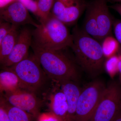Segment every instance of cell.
<instances>
[{"label": "cell", "instance_id": "obj_1", "mask_svg": "<svg viewBox=\"0 0 121 121\" xmlns=\"http://www.w3.org/2000/svg\"><path fill=\"white\" fill-rule=\"evenodd\" d=\"M73 50L76 62L87 74L95 76L105 67V57L101 43L77 26L72 31Z\"/></svg>", "mask_w": 121, "mask_h": 121}, {"label": "cell", "instance_id": "obj_2", "mask_svg": "<svg viewBox=\"0 0 121 121\" xmlns=\"http://www.w3.org/2000/svg\"><path fill=\"white\" fill-rule=\"evenodd\" d=\"M31 47L49 79L58 84L68 80L77 82L78 73L76 65L62 52V50L42 48L32 42Z\"/></svg>", "mask_w": 121, "mask_h": 121}, {"label": "cell", "instance_id": "obj_3", "mask_svg": "<svg viewBox=\"0 0 121 121\" xmlns=\"http://www.w3.org/2000/svg\"><path fill=\"white\" fill-rule=\"evenodd\" d=\"M40 23L32 31V43L42 48L63 50L71 48L73 36L67 26L51 13L45 19L39 20Z\"/></svg>", "mask_w": 121, "mask_h": 121}, {"label": "cell", "instance_id": "obj_4", "mask_svg": "<svg viewBox=\"0 0 121 121\" xmlns=\"http://www.w3.org/2000/svg\"><path fill=\"white\" fill-rule=\"evenodd\" d=\"M7 68L16 74L25 90L36 94L44 86L47 78H49L34 54Z\"/></svg>", "mask_w": 121, "mask_h": 121}, {"label": "cell", "instance_id": "obj_5", "mask_svg": "<svg viewBox=\"0 0 121 121\" xmlns=\"http://www.w3.org/2000/svg\"><path fill=\"white\" fill-rule=\"evenodd\" d=\"M121 111V86L112 82L106 86L90 121H113Z\"/></svg>", "mask_w": 121, "mask_h": 121}, {"label": "cell", "instance_id": "obj_6", "mask_svg": "<svg viewBox=\"0 0 121 121\" xmlns=\"http://www.w3.org/2000/svg\"><path fill=\"white\" fill-rule=\"evenodd\" d=\"M106 86L100 80L87 84L82 89L78 99L75 121H90Z\"/></svg>", "mask_w": 121, "mask_h": 121}, {"label": "cell", "instance_id": "obj_7", "mask_svg": "<svg viewBox=\"0 0 121 121\" xmlns=\"http://www.w3.org/2000/svg\"><path fill=\"white\" fill-rule=\"evenodd\" d=\"M86 0H54L51 13L67 26L75 24L86 9Z\"/></svg>", "mask_w": 121, "mask_h": 121}, {"label": "cell", "instance_id": "obj_8", "mask_svg": "<svg viewBox=\"0 0 121 121\" xmlns=\"http://www.w3.org/2000/svg\"><path fill=\"white\" fill-rule=\"evenodd\" d=\"M1 97L11 105L19 108L33 115L37 119L40 114L43 101L36 94L25 89L3 93Z\"/></svg>", "mask_w": 121, "mask_h": 121}, {"label": "cell", "instance_id": "obj_9", "mask_svg": "<svg viewBox=\"0 0 121 121\" xmlns=\"http://www.w3.org/2000/svg\"><path fill=\"white\" fill-rule=\"evenodd\" d=\"M0 18L18 27L30 24L37 27L39 25L30 16L24 4L19 0H12L1 7Z\"/></svg>", "mask_w": 121, "mask_h": 121}, {"label": "cell", "instance_id": "obj_10", "mask_svg": "<svg viewBox=\"0 0 121 121\" xmlns=\"http://www.w3.org/2000/svg\"><path fill=\"white\" fill-rule=\"evenodd\" d=\"M93 8L98 30L100 43L112 35L114 20L109 11L108 0H91L88 1Z\"/></svg>", "mask_w": 121, "mask_h": 121}, {"label": "cell", "instance_id": "obj_11", "mask_svg": "<svg viewBox=\"0 0 121 121\" xmlns=\"http://www.w3.org/2000/svg\"><path fill=\"white\" fill-rule=\"evenodd\" d=\"M32 31L28 28L21 29L17 41L12 51L1 64L3 68L11 67L29 56V49L31 45Z\"/></svg>", "mask_w": 121, "mask_h": 121}, {"label": "cell", "instance_id": "obj_12", "mask_svg": "<svg viewBox=\"0 0 121 121\" xmlns=\"http://www.w3.org/2000/svg\"><path fill=\"white\" fill-rule=\"evenodd\" d=\"M59 84L67 100V121H75L77 104L82 89L77 82L71 80L63 82Z\"/></svg>", "mask_w": 121, "mask_h": 121}, {"label": "cell", "instance_id": "obj_13", "mask_svg": "<svg viewBox=\"0 0 121 121\" xmlns=\"http://www.w3.org/2000/svg\"><path fill=\"white\" fill-rule=\"evenodd\" d=\"M50 104V110L60 121H67L68 104L64 93L61 89L52 94Z\"/></svg>", "mask_w": 121, "mask_h": 121}, {"label": "cell", "instance_id": "obj_14", "mask_svg": "<svg viewBox=\"0 0 121 121\" xmlns=\"http://www.w3.org/2000/svg\"><path fill=\"white\" fill-rule=\"evenodd\" d=\"M0 89L2 93L25 89L16 74L7 68H4L0 73Z\"/></svg>", "mask_w": 121, "mask_h": 121}, {"label": "cell", "instance_id": "obj_15", "mask_svg": "<svg viewBox=\"0 0 121 121\" xmlns=\"http://www.w3.org/2000/svg\"><path fill=\"white\" fill-rule=\"evenodd\" d=\"M19 27L13 25L11 31L0 41V62L2 64L12 51L19 35Z\"/></svg>", "mask_w": 121, "mask_h": 121}, {"label": "cell", "instance_id": "obj_16", "mask_svg": "<svg viewBox=\"0 0 121 121\" xmlns=\"http://www.w3.org/2000/svg\"><path fill=\"white\" fill-rule=\"evenodd\" d=\"M0 106L4 108L11 121H35V117L25 111L11 105L1 97Z\"/></svg>", "mask_w": 121, "mask_h": 121}, {"label": "cell", "instance_id": "obj_17", "mask_svg": "<svg viewBox=\"0 0 121 121\" xmlns=\"http://www.w3.org/2000/svg\"><path fill=\"white\" fill-rule=\"evenodd\" d=\"M101 43L105 57L107 58L116 55L120 46L117 39L112 35L106 37Z\"/></svg>", "mask_w": 121, "mask_h": 121}, {"label": "cell", "instance_id": "obj_18", "mask_svg": "<svg viewBox=\"0 0 121 121\" xmlns=\"http://www.w3.org/2000/svg\"><path fill=\"white\" fill-rule=\"evenodd\" d=\"M54 0H36V13L40 19L47 18L50 15Z\"/></svg>", "mask_w": 121, "mask_h": 121}, {"label": "cell", "instance_id": "obj_19", "mask_svg": "<svg viewBox=\"0 0 121 121\" xmlns=\"http://www.w3.org/2000/svg\"><path fill=\"white\" fill-rule=\"evenodd\" d=\"M108 58L105 64V67L107 70L113 73L118 72V58L117 54Z\"/></svg>", "mask_w": 121, "mask_h": 121}, {"label": "cell", "instance_id": "obj_20", "mask_svg": "<svg viewBox=\"0 0 121 121\" xmlns=\"http://www.w3.org/2000/svg\"><path fill=\"white\" fill-rule=\"evenodd\" d=\"M13 25L9 22L0 19V41L11 31Z\"/></svg>", "mask_w": 121, "mask_h": 121}, {"label": "cell", "instance_id": "obj_21", "mask_svg": "<svg viewBox=\"0 0 121 121\" xmlns=\"http://www.w3.org/2000/svg\"><path fill=\"white\" fill-rule=\"evenodd\" d=\"M113 27L115 38L121 45V20H114Z\"/></svg>", "mask_w": 121, "mask_h": 121}, {"label": "cell", "instance_id": "obj_22", "mask_svg": "<svg viewBox=\"0 0 121 121\" xmlns=\"http://www.w3.org/2000/svg\"><path fill=\"white\" fill-rule=\"evenodd\" d=\"M36 121H60L55 115L50 111L40 113Z\"/></svg>", "mask_w": 121, "mask_h": 121}, {"label": "cell", "instance_id": "obj_23", "mask_svg": "<svg viewBox=\"0 0 121 121\" xmlns=\"http://www.w3.org/2000/svg\"><path fill=\"white\" fill-rule=\"evenodd\" d=\"M0 121H11L4 107L0 106Z\"/></svg>", "mask_w": 121, "mask_h": 121}, {"label": "cell", "instance_id": "obj_24", "mask_svg": "<svg viewBox=\"0 0 121 121\" xmlns=\"http://www.w3.org/2000/svg\"><path fill=\"white\" fill-rule=\"evenodd\" d=\"M117 54L118 58V72L119 74V79L120 82L121 83V44Z\"/></svg>", "mask_w": 121, "mask_h": 121}, {"label": "cell", "instance_id": "obj_25", "mask_svg": "<svg viewBox=\"0 0 121 121\" xmlns=\"http://www.w3.org/2000/svg\"><path fill=\"white\" fill-rule=\"evenodd\" d=\"M109 7L116 11L121 16V4H115L109 6Z\"/></svg>", "mask_w": 121, "mask_h": 121}, {"label": "cell", "instance_id": "obj_26", "mask_svg": "<svg viewBox=\"0 0 121 121\" xmlns=\"http://www.w3.org/2000/svg\"><path fill=\"white\" fill-rule=\"evenodd\" d=\"M113 121H121V111L117 115Z\"/></svg>", "mask_w": 121, "mask_h": 121}]
</instances>
